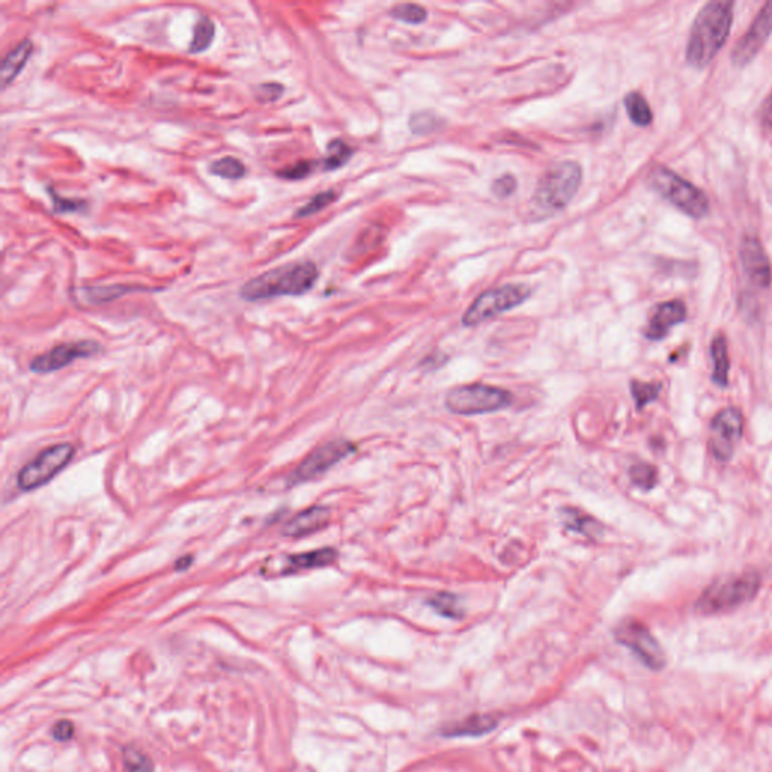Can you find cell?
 I'll use <instances>...</instances> for the list:
<instances>
[{
  "instance_id": "1",
  "label": "cell",
  "mask_w": 772,
  "mask_h": 772,
  "mask_svg": "<svg viewBox=\"0 0 772 772\" xmlns=\"http://www.w3.org/2000/svg\"><path fill=\"white\" fill-rule=\"evenodd\" d=\"M733 6V2L715 0L698 11L687 44L689 65L704 68L726 44L732 29Z\"/></svg>"
},
{
  "instance_id": "2",
  "label": "cell",
  "mask_w": 772,
  "mask_h": 772,
  "mask_svg": "<svg viewBox=\"0 0 772 772\" xmlns=\"http://www.w3.org/2000/svg\"><path fill=\"white\" fill-rule=\"evenodd\" d=\"M318 279V269L314 262H290L249 279L240 288V296L248 302L273 297L302 296L316 285Z\"/></svg>"
},
{
  "instance_id": "3",
  "label": "cell",
  "mask_w": 772,
  "mask_h": 772,
  "mask_svg": "<svg viewBox=\"0 0 772 772\" xmlns=\"http://www.w3.org/2000/svg\"><path fill=\"white\" fill-rule=\"evenodd\" d=\"M583 181V169L576 162H561L542 177L531 208L535 216L548 218L569 205Z\"/></svg>"
},
{
  "instance_id": "4",
  "label": "cell",
  "mask_w": 772,
  "mask_h": 772,
  "mask_svg": "<svg viewBox=\"0 0 772 772\" xmlns=\"http://www.w3.org/2000/svg\"><path fill=\"white\" fill-rule=\"evenodd\" d=\"M762 587V576L759 572L750 570L738 576L724 579L709 585L698 598L696 609L702 614H720L738 608L754 599Z\"/></svg>"
},
{
  "instance_id": "5",
  "label": "cell",
  "mask_w": 772,
  "mask_h": 772,
  "mask_svg": "<svg viewBox=\"0 0 772 772\" xmlns=\"http://www.w3.org/2000/svg\"><path fill=\"white\" fill-rule=\"evenodd\" d=\"M648 181L663 198L691 218L702 219L709 213L711 204L706 193L688 180L682 179L671 169L655 166L648 175Z\"/></svg>"
},
{
  "instance_id": "6",
  "label": "cell",
  "mask_w": 772,
  "mask_h": 772,
  "mask_svg": "<svg viewBox=\"0 0 772 772\" xmlns=\"http://www.w3.org/2000/svg\"><path fill=\"white\" fill-rule=\"evenodd\" d=\"M513 396L507 390L485 383L457 386L446 396V407L455 415H481L511 406Z\"/></svg>"
},
{
  "instance_id": "7",
  "label": "cell",
  "mask_w": 772,
  "mask_h": 772,
  "mask_svg": "<svg viewBox=\"0 0 772 772\" xmlns=\"http://www.w3.org/2000/svg\"><path fill=\"white\" fill-rule=\"evenodd\" d=\"M530 296V288L520 284H507L503 287L492 288L481 293L474 303L468 308L463 316V325L468 327L477 326L480 323L500 316L503 312L511 311L519 307Z\"/></svg>"
},
{
  "instance_id": "8",
  "label": "cell",
  "mask_w": 772,
  "mask_h": 772,
  "mask_svg": "<svg viewBox=\"0 0 772 772\" xmlns=\"http://www.w3.org/2000/svg\"><path fill=\"white\" fill-rule=\"evenodd\" d=\"M75 455L71 444H56L41 451L40 454L21 468L17 476V485L21 490L40 489L53 480Z\"/></svg>"
},
{
  "instance_id": "9",
  "label": "cell",
  "mask_w": 772,
  "mask_h": 772,
  "mask_svg": "<svg viewBox=\"0 0 772 772\" xmlns=\"http://www.w3.org/2000/svg\"><path fill=\"white\" fill-rule=\"evenodd\" d=\"M615 641L629 648L647 669L661 671L667 663V656L658 639H655L646 624L639 620L626 619L614 629Z\"/></svg>"
},
{
  "instance_id": "10",
  "label": "cell",
  "mask_w": 772,
  "mask_h": 772,
  "mask_svg": "<svg viewBox=\"0 0 772 772\" xmlns=\"http://www.w3.org/2000/svg\"><path fill=\"white\" fill-rule=\"evenodd\" d=\"M357 451V446L353 442L338 439V441L327 442L318 446L316 450L301 462V465L293 470L288 476V486H299L314 480L323 476L331 470L332 466L337 465L347 455L353 454Z\"/></svg>"
},
{
  "instance_id": "11",
  "label": "cell",
  "mask_w": 772,
  "mask_h": 772,
  "mask_svg": "<svg viewBox=\"0 0 772 772\" xmlns=\"http://www.w3.org/2000/svg\"><path fill=\"white\" fill-rule=\"evenodd\" d=\"M744 415L738 407H726L718 412L711 422L709 450L718 462L732 459L735 448L743 436Z\"/></svg>"
},
{
  "instance_id": "12",
  "label": "cell",
  "mask_w": 772,
  "mask_h": 772,
  "mask_svg": "<svg viewBox=\"0 0 772 772\" xmlns=\"http://www.w3.org/2000/svg\"><path fill=\"white\" fill-rule=\"evenodd\" d=\"M771 32L772 2H767L762 6V10L759 11L756 19L752 20L750 29L744 34L743 38L738 41V44L735 45V49L732 50L733 65L745 67V65L750 64L765 45Z\"/></svg>"
},
{
  "instance_id": "13",
  "label": "cell",
  "mask_w": 772,
  "mask_h": 772,
  "mask_svg": "<svg viewBox=\"0 0 772 772\" xmlns=\"http://www.w3.org/2000/svg\"><path fill=\"white\" fill-rule=\"evenodd\" d=\"M101 350L99 342L92 340L86 342H64L60 346L53 347L49 352L43 353L30 362V370L40 374L58 372L60 368L69 366L71 362L82 359V358L94 357L95 353Z\"/></svg>"
},
{
  "instance_id": "14",
  "label": "cell",
  "mask_w": 772,
  "mask_h": 772,
  "mask_svg": "<svg viewBox=\"0 0 772 772\" xmlns=\"http://www.w3.org/2000/svg\"><path fill=\"white\" fill-rule=\"evenodd\" d=\"M741 262L750 283L759 288H768L772 283L771 261L758 237L747 236L739 248Z\"/></svg>"
},
{
  "instance_id": "15",
  "label": "cell",
  "mask_w": 772,
  "mask_h": 772,
  "mask_svg": "<svg viewBox=\"0 0 772 772\" xmlns=\"http://www.w3.org/2000/svg\"><path fill=\"white\" fill-rule=\"evenodd\" d=\"M687 316H688V310L682 301L674 299V301L661 303L655 308L654 314L648 320L644 334L652 342H661L669 335L671 327L685 322Z\"/></svg>"
},
{
  "instance_id": "16",
  "label": "cell",
  "mask_w": 772,
  "mask_h": 772,
  "mask_svg": "<svg viewBox=\"0 0 772 772\" xmlns=\"http://www.w3.org/2000/svg\"><path fill=\"white\" fill-rule=\"evenodd\" d=\"M329 520H331V511L323 505H314L293 516L292 519L284 525L283 535L293 539L305 537L323 530L329 524Z\"/></svg>"
},
{
  "instance_id": "17",
  "label": "cell",
  "mask_w": 772,
  "mask_h": 772,
  "mask_svg": "<svg viewBox=\"0 0 772 772\" xmlns=\"http://www.w3.org/2000/svg\"><path fill=\"white\" fill-rule=\"evenodd\" d=\"M337 559L338 552L334 548H322V550L308 551L302 554L290 555L284 561L281 575H296L305 570L320 569L334 565Z\"/></svg>"
},
{
  "instance_id": "18",
  "label": "cell",
  "mask_w": 772,
  "mask_h": 772,
  "mask_svg": "<svg viewBox=\"0 0 772 772\" xmlns=\"http://www.w3.org/2000/svg\"><path fill=\"white\" fill-rule=\"evenodd\" d=\"M500 718L492 713H477L470 715L463 721L451 724L442 728L441 733L446 738H461V736H481L492 732L498 726Z\"/></svg>"
},
{
  "instance_id": "19",
  "label": "cell",
  "mask_w": 772,
  "mask_h": 772,
  "mask_svg": "<svg viewBox=\"0 0 772 772\" xmlns=\"http://www.w3.org/2000/svg\"><path fill=\"white\" fill-rule=\"evenodd\" d=\"M32 53H34V44L30 40L21 41L20 44L15 45L14 49L8 52L0 67V82L4 90L19 77Z\"/></svg>"
},
{
  "instance_id": "20",
  "label": "cell",
  "mask_w": 772,
  "mask_h": 772,
  "mask_svg": "<svg viewBox=\"0 0 772 772\" xmlns=\"http://www.w3.org/2000/svg\"><path fill=\"white\" fill-rule=\"evenodd\" d=\"M559 518L567 530L583 535L587 539H599L604 533V527L594 519L593 516L587 515L584 511L574 509V507L561 509Z\"/></svg>"
},
{
  "instance_id": "21",
  "label": "cell",
  "mask_w": 772,
  "mask_h": 772,
  "mask_svg": "<svg viewBox=\"0 0 772 772\" xmlns=\"http://www.w3.org/2000/svg\"><path fill=\"white\" fill-rule=\"evenodd\" d=\"M711 355H712L713 361L712 382L715 385L726 388L728 383L730 359H728V340L723 334L713 338L712 344H711Z\"/></svg>"
},
{
  "instance_id": "22",
  "label": "cell",
  "mask_w": 772,
  "mask_h": 772,
  "mask_svg": "<svg viewBox=\"0 0 772 772\" xmlns=\"http://www.w3.org/2000/svg\"><path fill=\"white\" fill-rule=\"evenodd\" d=\"M136 292H149V288L141 287V285H125V284H114V285H104V287L84 288V294L88 299V302L99 303V305L112 302L115 299H118V297Z\"/></svg>"
},
{
  "instance_id": "23",
  "label": "cell",
  "mask_w": 772,
  "mask_h": 772,
  "mask_svg": "<svg viewBox=\"0 0 772 772\" xmlns=\"http://www.w3.org/2000/svg\"><path fill=\"white\" fill-rule=\"evenodd\" d=\"M214 34H216V26H214L213 20L207 15H201L195 25V29H193V38L189 44V53L198 55V53L205 52L213 43Z\"/></svg>"
},
{
  "instance_id": "24",
  "label": "cell",
  "mask_w": 772,
  "mask_h": 772,
  "mask_svg": "<svg viewBox=\"0 0 772 772\" xmlns=\"http://www.w3.org/2000/svg\"><path fill=\"white\" fill-rule=\"evenodd\" d=\"M624 106H626L629 118L634 125L646 127L652 123V119H654L652 109L648 106L647 100L644 99L639 92H629L624 97Z\"/></svg>"
},
{
  "instance_id": "25",
  "label": "cell",
  "mask_w": 772,
  "mask_h": 772,
  "mask_svg": "<svg viewBox=\"0 0 772 772\" xmlns=\"http://www.w3.org/2000/svg\"><path fill=\"white\" fill-rule=\"evenodd\" d=\"M427 605L446 619L461 620L465 615L461 599L453 593H438L427 600Z\"/></svg>"
},
{
  "instance_id": "26",
  "label": "cell",
  "mask_w": 772,
  "mask_h": 772,
  "mask_svg": "<svg viewBox=\"0 0 772 772\" xmlns=\"http://www.w3.org/2000/svg\"><path fill=\"white\" fill-rule=\"evenodd\" d=\"M353 149L349 145L342 141V139H334L327 145L326 157L323 160V169L325 171H335L349 162L352 157Z\"/></svg>"
},
{
  "instance_id": "27",
  "label": "cell",
  "mask_w": 772,
  "mask_h": 772,
  "mask_svg": "<svg viewBox=\"0 0 772 772\" xmlns=\"http://www.w3.org/2000/svg\"><path fill=\"white\" fill-rule=\"evenodd\" d=\"M629 478L635 487L648 492L658 485V470L650 463H637V465L631 466Z\"/></svg>"
},
{
  "instance_id": "28",
  "label": "cell",
  "mask_w": 772,
  "mask_h": 772,
  "mask_svg": "<svg viewBox=\"0 0 772 772\" xmlns=\"http://www.w3.org/2000/svg\"><path fill=\"white\" fill-rule=\"evenodd\" d=\"M208 171L213 175H218L221 179L225 180H242L246 173V168L240 160L236 157H222V159L214 160L213 164H210Z\"/></svg>"
},
{
  "instance_id": "29",
  "label": "cell",
  "mask_w": 772,
  "mask_h": 772,
  "mask_svg": "<svg viewBox=\"0 0 772 772\" xmlns=\"http://www.w3.org/2000/svg\"><path fill=\"white\" fill-rule=\"evenodd\" d=\"M337 198L338 192L337 190H334V189H329V190H325V192L318 193V195L312 197L305 205H302V207L297 210L296 213H294V218L305 219L310 218L312 214L320 213L322 210L329 207L332 203H335Z\"/></svg>"
},
{
  "instance_id": "30",
  "label": "cell",
  "mask_w": 772,
  "mask_h": 772,
  "mask_svg": "<svg viewBox=\"0 0 772 772\" xmlns=\"http://www.w3.org/2000/svg\"><path fill=\"white\" fill-rule=\"evenodd\" d=\"M661 388H663V385L658 383V382H631V392H632V397H634L637 409L641 411V409L647 406L648 403L656 400L659 397V392H661Z\"/></svg>"
},
{
  "instance_id": "31",
  "label": "cell",
  "mask_w": 772,
  "mask_h": 772,
  "mask_svg": "<svg viewBox=\"0 0 772 772\" xmlns=\"http://www.w3.org/2000/svg\"><path fill=\"white\" fill-rule=\"evenodd\" d=\"M412 132L415 134H431L436 130L441 129V118H438L433 112H418L412 115L409 123Z\"/></svg>"
},
{
  "instance_id": "32",
  "label": "cell",
  "mask_w": 772,
  "mask_h": 772,
  "mask_svg": "<svg viewBox=\"0 0 772 772\" xmlns=\"http://www.w3.org/2000/svg\"><path fill=\"white\" fill-rule=\"evenodd\" d=\"M391 15L396 17L397 20L411 23V25H420L422 21H426L427 11L416 4H401V5L392 8Z\"/></svg>"
},
{
  "instance_id": "33",
  "label": "cell",
  "mask_w": 772,
  "mask_h": 772,
  "mask_svg": "<svg viewBox=\"0 0 772 772\" xmlns=\"http://www.w3.org/2000/svg\"><path fill=\"white\" fill-rule=\"evenodd\" d=\"M125 772H153V762L138 748L127 747L125 750Z\"/></svg>"
},
{
  "instance_id": "34",
  "label": "cell",
  "mask_w": 772,
  "mask_h": 772,
  "mask_svg": "<svg viewBox=\"0 0 772 772\" xmlns=\"http://www.w3.org/2000/svg\"><path fill=\"white\" fill-rule=\"evenodd\" d=\"M47 192L50 193V198H52V204H53L56 213H79V212H82L86 207V203H84V199L64 198V197L58 195L52 188L47 189Z\"/></svg>"
},
{
  "instance_id": "35",
  "label": "cell",
  "mask_w": 772,
  "mask_h": 772,
  "mask_svg": "<svg viewBox=\"0 0 772 772\" xmlns=\"http://www.w3.org/2000/svg\"><path fill=\"white\" fill-rule=\"evenodd\" d=\"M312 171H314V162L301 160V162H297V164L292 165V166H288V168L283 169V171H279V173H277V175L284 180L297 181V180L307 179Z\"/></svg>"
},
{
  "instance_id": "36",
  "label": "cell",
  "mask_w": 772,
  "mask_h": 772,
  "mask_svg": "<svg viewBox=\"0 0 772 772\" xmlns=\"http://www.w3.org/2000/svg\"><path fill=\"white\" fill-rule=\"evenodd\" d=\"M284 91L285 90H284L283 84L269 82V84H258L257 88L253 90V94H255V99L261 103H273L277 99H281Z\"/></svg>"
},
{
  "instance_id": "37",
  "label": "cell",
  "mask_w": 772,
  "mask_h": 772,
  "mask_svg": "<svg viewBox=\"0 0 772 772\" xmlns=\"http://www.w3.org/2000/svg\"><path fill=\"white\" fill-rule=\"evenodd\" d=\"M516 188H518V181H516L515 177L507 173V175H503L501 179L495 180V183L492 186V192L495 193L498 198H509L511 195L515 193Z\"/></svg>"
},
{
  "instance_id": "38",
  "label": "cell",
  "mask_w": 772,
  "mask_h": 772,
  "mask_svg": "<svg viewBox=\"0 0 772 772\" xmlns=\"http://www.w3.org/2000/svg\"><path fill=\"white\" fill-rule=\"evenodd\" d=\"M73 733H75V726L67 721V720L56 723L53 728H52V736L56 741H60V743L69 741V739L73 738Z\"/></svg>"
},
{
  "instance_id": "39",
  "label": "cell",
  "mask_w": 772,
  "mask_h": 772,
  "mask_svg": "<svg viewBox=\"0 0 772 772\" xmlns=\"http://www.w3.org/2000/svg\"><path fill=\"white\" fill-rule=\"evenodd\" d=\"M760 121L763 125H767L768 129H772V94L763 101L760 108Z\"/></svg>"
},
{
  "instance_id": "40",
  "label": "cell",
  "mask_w": 772,
  "mask_h": 772,
  "mask_svg": "<svg viewBox=\"0 0 772 772\" xmlns=\"http://www.w3.org/2000/svg\"><path fill=\"white\" fill-rule=\"evenodd\" d=\"M190 559H192V557H186V559H180L179 561H177V565H175V569H177V570L186 569V567H189V566L192 565V561H190Z\"/></svg>"
}]
</instances>
